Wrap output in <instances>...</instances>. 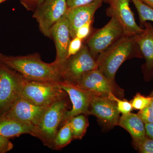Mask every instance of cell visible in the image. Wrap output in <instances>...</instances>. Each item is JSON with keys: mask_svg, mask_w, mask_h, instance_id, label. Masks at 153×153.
<instances>
[{"mask_svg": "<svg viewBox=\"0 0 153 153\" xmlns=\"http://www.w3.org/2000/svg\"><path fill=\"white\" fill-rule=\"evenodd\" d=\"M23 77L0 63V116L8 111L21 96Z\"/></svg>", "mask_w": 153, "mask_h": 153, "instance_id": "6", "label": "cell"}, {"mask_svg": "<svg viewBox=\"0 0 153 153\" xmlns=\"http://www.w3.org/2000/svg\"><path fill=\"white\" fill-rule=\"evenodd\" d=\"M21 4L28 11H34L45 0H19Z\"/></svg>", "mask_w": 153, "mask_h": 153, "instance_id": "28", "label": "cell"}, {"mask_svg": "<svg viewBox=\"0 0 153 153\" xmlns=\"http://www.w3.org/2000/svg\"><path fill=\"white\" fill-rule=\"evenodd\" d=\"M124 36L123 29L117 20L112 17L101 29L95 30L87 38V46L94 58L109 48Z\"/></svg>", "mask_w": 153, "mask_h": 153, "instance_id": "7", "label": "cell"}, {"mask_svg": "<svg viewBox=\"0 0 153 153\" xmlns=\"http://www.w3.org/2000/svg\"><path fill=\"white\" fill-rule=\"evenodd\" d=\"M150 96L152 98V101L151 102L150 104V105H151V106L153 107V91H152V93H151L150 95Z\"/></svg>", "mask_w": 153, "mask_h": 153, "instance_id": "33", "label": "cell"}, {"mask_svg": "<svg viewBox=\"0 0 153 153\" xmlns=\"http://www.w3.org/2000/svg\"><path fill=\"white\" fill-rule=\"evenodd\" d=\"M133 3L138 13L140 24L143 27L144 24L147 21L153 22V8L141 0H130Z\"/></svg>", "mask_w": 153, "mask_h": 153, "instance_id": "21", "label": "cell"}, {"mask_svg": "<svg viewBox=\"0 0 153 153\" xmlns=\"http://www.w3.org/2000/svg\"><path fill=\"white\" fill-rule=\"evenodd\" d=\"M58 62L62 82L74 85L83 75L97 67L95 58L86 45H83L75 55Z\"/></svg>", "mask_w": 153, "mask_h": 153, "instance_id": "5", "label": "cell"}, {"mask_svg": "<svg viewBox=\"0 0 153 153\" xmlns=\"http://www.w3.org/2000/svg\"><path fill=\"white\" fill-rule=\"evenodd\" d=\"M130 0H104L109 4L106 14L108 17L117 20L123 29L124 35L133 37L142 33L143 28L136 22L129 5Z\"/></svg>", "mask_w": 153, "mask_h": 153, "instance_id": "9", "label": "cell"}, {"mask_svg": "<svg viewBox=\"0 0 153 153\" xmlns=\"http://www.w3.org/2000/svg\"><path fill=\"white\" fill-rule=\"evenodd\" d=\"M66 0H45L33 12V17L38 22L41 33L51 38L52 26L66 14Z\"/></svg>", "mask_w": 153, "mask_h": 153, "instance_id": "8", "label": "cell"}, {"mask_svg": "<svg viewBox=\"0 0 153 153\" xmlns=\"http://www.w3.org/2000/svg\"><path fill=\"white\" fill-rule=\"evenodd\" d=\"M74 140L68 120L63 121L53 141L52 149L59 150Z\"/></svg>", "mask_w": 153, "mask_h": 153, "instance_id": "19", "label": "cell"}, {"mask_svg": "<svg viewBox=\"0 0 153 153\" xmlns=\"http://www.w3.org/2000/svg\"><path fill=\"white\" fill-rule=\"evenodd\" d=\"M108 97L115 102L118 111L122 114H128L131 112L133 109L130 101H128L126 100H121L112 93L108 94Z\"/></svg>", "mask_w": 153, "mask_h": 153, "instance_id": "22", "label": "cell"}, {"mask_svg": "<svg viewBox=\"0 0 153 153\" xmlns=\"http://www.w3.org/2000/svg\"><path fill=\"white\" fill-rule=\"evenodd\" d=\"M137 114L144 124L153 123V107L151 105L140 110Z\"/></svg>", "mask_w": 153, "mask_h": 153, "instance_id": "25", "label": "cell"}, {"mask_svg": "<svg viewBox=\"0 0 153 153\" xmlns=\"http://www.w3.org/2000/svg\"><path fill=\"white\" fill-rule=\"evenodd\" d=\"M147 135L153 139V123L145 124Z\"/></svg>", "mask_w": 153, "mask_h": 153, "instance_id": "31", "label": "cell"}, {"mask_svg": "<svg viewBox=\"0 0 153 153\" xmlns=\"http://www.w3.org/2000/svg\"><path fill=\"white\" fill-rule=\"evenodd\" d=\"M47 107L34 104L21 96L13 107L2 116L35 127Z\"/></svg>", "mask_w": 153, "mask_h": 153, "instance_id": "12", "label": "cell"}, {"mask_svg": "<svg viewBox=\"0 0 153 153\" xmlns=\"http://www.w3.org/2000/svg\"><path fill=\"white\" fill-rule=\"evenodd\" d=\"M7 1V0H0V4L4 2L5 1Z\"/></svg>", "mask_w": 153, "mask_h": 153, "instance_id": "34", "label": "cell"}, {"mask_svg": "<svg viewBox=\"0 0 153 153\" xmlns=\"http://www.w3.org/2000/svg\"><path fill=\"white\" fill-rule=\"evenodd\" d=\"M125 129L131 136L133 143L137 149L148 136L146 133L145 124L138 115L131 112L120 117L118 125Z\"/></svg>", "mask_w": 153, "mask_h": 153, "instance_id": "17", "label": "cell"}, {"mask_svg": "<svg viewBox=\"0 0 153 153\" xmlns=\"http://www.w3.org/2000/svg\"><path fill=\"white\" fill-rule=\"evenodd\" d=\"M152 98L151 97H146L140 93L136 94L130 101L133 109L142 110L150 104Z\"/></svg>", "mask_w": 153, "mask_h": 153, "instance_id": "23", "label": "cell"}, {"mask_svg": "<svg viewBox=\"0 0 153 153\" xmlns=\"http://www.w3.org/2000/svg\"><path fill=\"white\" fill-rule=\"evenodd\" d=\"M103 0H97L85 5L68 8L66 13L71 39L76 37V31L88 22L93 21L96 12L101 7Z\"/></svg>", "mask_w": 153, "mask_h": 153, "instance_id": "14", "label": "cell"}, {"mask_svg": "<svg viewBox=\"0 0 153 153\" xmlns=\"http://www.w3.org/2000/svg\"><path fill=\"white\" fill-rule=\"evenodd\" d=\"M60 85L68 94L72 104L71 109L65 114L64 120L78 114L88 115L91 100L94 93L67 82H60Z\"/></svg>", "mask_w": 153, "mask_h": 153, "instance_id": "13", "label": "cell"}, {"mask_svg": "<svg viewBox=\"0 0 153 153\" xmlns=\"http://www.w3.org/2000/svg\"><path fill=\"white\" fill-rule=\"evenodd\" d=\"M50 35L56 47L55 60L60 61L66 59L68 56V46L72 39L66 14L52 26Z\"/></svg>", "mask_w": 153, "mask_h": 153, "instance_id": "16", "label": "cell"}, {"mask_svg": "<svg viewBox=\"0 0 153 153\" xmlns=\"http://www.w3.org/2000/svg\"><path fill=\"white\" fill-rule=\"evenodd\" d=\"M13 144L9 139L0 135V153L8 152L13 149Z\"/></svg>", "mask_w": 153, "mask_h": 153, "instance_id": "29", "label": "cell"}, {"mask_svg": "<svg viewBox=\"0 0 153 153\" xmlns=\"http://www.w3.org/2000/svg\"><path fill=\"white\" fill-rule=\"evenodd\" d=\"M120 114L116 103L110 98L108 95L93 94L88 115L97 117L105 128L109 129L118 125Z\"/></svg>", "mask_w": 153, "mask_h": 153, "instance_id": "10", "label": "cell"}, {"mask_svg": "<svg viewBox=\"0 0 153 153\" xmlns=\"http://www.w3.org/2000/svg\"></svg>", "mask_w": 153, "mask_h": 153, "instance_id": "35", "label": "cell"}, {"mask_svg": "<svg viewBox=\"0 0 153 153\" xmlns=\"http://www.w3.org/2000/svg\"><path fill=\"white\" fill-rule=\"evenodd\" d=\"M143 58L133 37L123 36L97 57V68L111 82L116 83L115 75L120 66L127 60Z\"/></svg>", "mask_w": 153, "mask_h": 153, "instance_id": "2", "label": "cell"}, {"mask_svg": "<svg viewBox=\"0 0 153 153\" xmlns=\"http://www.w3.org/2000/svg\"><path fill=\"white\" fill-rule=\"evenodd\" d=\"M68 96L60 86V82L23 78L21 96L37 105L48 107Z\"/></svg>", "mask_w": 153, "mask_h": 153, "instance_id": "4", "label": "cell"}, {"mask_svg": "<svg viewBox=\"0 0 153 153\" xmlns=\"http://www.w3.org/2000/svg\"><path fill=\"white\" fill-rule=\"evenodd\" d=\"M96 1L97 0H66V3L68 8H71L88 4Z\"/></svg>", "mask_w": 153, "mask_h": 153, "instance_id": "30", "label": "cell"}, {"mask_svg": "<svg viewBox=\"0 0 153 153\" xmlns=\"http://www.w3.org/2000/svg\"><path fill=\"white\" fill-rule=\"evenodd\" d=\"M86 116L84 114H78L68 119L74 140L82 139L86 133L89 126Z\"/></svg>", "mask_w": 153, "mask_h": 153, "instance_id": "20", "label": "cell"}, {"mask_svg": "<svg viewBox=\"0 0 153 153\" xmlns=\"http://www.w3.org/2000/svg\"><path fill=\"white\" fill-rule=\"evenodd\" d=\"M143 27V32L133 38L145 59L142 70L145 79L148 80L153 78V26L146 22Z\"/></svg>", "mask_w": 153, "mask_h": 153, "instance_id": "15", "label": "cell"}, {"mask_svg": "<svg viewBox=\"0 0 153 153\" xmlns=\"http://www.w3.org/2000/svg\"><path fill=\"white\" fill-rule=\"evenodd\" d=\"M0 63L13 69L29 80L62 82L59 63H47L38 53L24 56H11L0 53Z\"/></svg>", "mask_w": 153, "mask_h": 153, "instance_id": "1", "label": "cell"}, {"mask_svg": "<svg viewBox=\"0 0 153 153\" xmlns=\"http://www.w3.org/2000/svg\"><path fill=\"white\" fill-rule=\"evenodd\" d=\"M145 4L153 8V0H141Z\"/></svg>", "mask_w": 153, "mask_h": 153, "instance_id": "32", "label": "cell"}, {"mask_svg": "<svg viewBox=\"0 0 153 153\" xmlns=\"http://www.w3.org/2000/svg\"><path fill=\"white\" fill-rule=\"evenodd\" d=\"M75 85L99 95H108L112 93L120 99L124 95L123 89L111 82L97 68L83 75Z\"/></svg>", "mask_w": 153, "mask_h": 153, "instance_id": "11", "label": "cell"}, {"mask_svg": "<svg viewBox=\"0 0 153 153\" xmlns=\"http://www.w3.org/2000/svg\"><path fill=\"white\" fill-rule=\"evenodd\" d=\"M82 46V40L81 39L77 37L71 39L68 46L67 57L75 55L80 51Z\"/></svg>", "mask_w": 153, "mask_h": 153, "instance_id": "26", "label": "cell"}, {"mask_svg": "<svg viewBox=\"0 0 153 153\" xmlns=\"http://www.w3.org/2000/svg\"><path fill=\"white\" fill-rule=\"evenodd\" d=\"M93 21L88 22L85 25L80 27L76 31V37L81 39L82 41L88 38L91 34Z\"/></svg>", "mask_w": 153, "mask_h": 153, "instance_id": "24", "label": "cell"}, {"mask_svg": "<svg viewBox=\"0 0 153 153\" xmlns=\"http://www.w3.org/2000/svg\"><path fill=\"white\" fill-rule=\"evenodd\" d=\"M34 127L25 123L0 116V135L7 138L18 137L24 134L33 136Z\"/></svg>", "mask_w": 153, "mask_h": 153, "instance_id": "18", "label": "cell"}, {"mask_svg": "<svg viewBox=\"0 0 153 153\" xmlns=\"http://www.w3.org/2000/svg\"><path fill=\"white\" fill-rule=\"evenodd\" d=\"M140 153H153V139L147 137L137 149Z\"/></svg>", "mask_w": 153, "mask_h": 153, "instance_id": "27", "label": "cell"}, {"mask_svg": "<svg viewBox=\"0 0 153 153\" xmlns=\"http://www.w3.org/2000/svg\"><path fill=\"white\" fill-rule=\"evenodd\" d=\"M66 98L56 102L47 108L38 124L34 127L33 137L44 146L52 149L53 141L68 111Z\"/></svg>", "mask_w": 153, "mask_h": 153, "instance_id": "3", "label": "cell"}]
</instances>
